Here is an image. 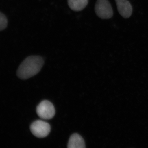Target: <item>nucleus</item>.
I'll list each match as a JSON object with an SVG mask.
<instances>
[{
  "label": "nucleus",
  "instance_id": "obj_1",
  "mask_svg": "<svg viewBox=\"0 0 148 148\" xmlns=\"http://www.w3.org/2000/svg\"><path fill=\"white\" fill-rule=\"evenodd\" d=\"M44 61L41 57L31 56L26 58L18 67L17 76L22 79H28L34 76L40 71Z\"/></svg>",
  "mask_w": 148,
  "mask_h": 148
},
{
  "label": "nucleus",
  "instance_id": "obj_2",
  "mask_svg": "<svg viewBox=\"0 0 148 148\" xmlns=\"http://www.w3.org/2000/svg\"><path fill=\"white\" fill-rule=\"evenodd\" d=\"M96 15L102 19H109L113 15V11L108 0H97L95 5Z\"/></svg>",
  "mask_w": 148,
  "mask_h": 148
},
{
  "label": "nucleus",
  "instance_id": "obj_3",
  "mask_svg": "<svg viewBox=\"0 0 148 148\" xmlns=\"http://www.w3.org/2000/svg\"><path fill=\"white\" fill-rule=\"evenodd\" d=\"M31 132L36 137L43 138L50 133L51 126L48 123L42 120L34 121L30 126Z\"/></svg>",
  "mask_w": 148,
  "mask_h": 148
},
{
  "label": "nucleus",
  "instance_id": "obj_4",
  "mask_svg": "<svg viewBox=\"0 0 148 148\" xmlns=\"http://www.w3.org/2000/svg\"><path fill=\"white\" fill-rule=\"evenodd\" d=\"M37 113L42 119H51L55 115V110L54 106L49 101L45 100L42 101L37 106Z\"/></svg>",
  "mask_w": 148,
  "mask_h": 148
},
{
  "label": "nucleus",
  "instance_id": "obj_5",
  "mask_svg": "<svg viewBox=\"0 0 148 148\" xmlns=\"http://www.w3.org/2000/svg\"><path fill=\"white\" fill-rule=\"evenodd\" d=\"M118 11L124 18H129L132 15V8L131 4L127 0H115Z\"/></svg>",
  "mask_w": 148,
  "mask_h": 148
},
{
  "label": "nucleus",
  "instance_id": "obj_6",
  "mask_svg": "<svg viewBox=\"0 0 148 148\" xmlns=\"http://www.w3.org/2000/svg\"><path fill=\"white\" fill-rule=\"evenodd\" d=\"M85 147L84 140L80 135L75 133L71 136L68 144V148H84Z\"/></svg>",
  "mask_w": 148,
  "mask_h": 148
},
{
  "label": "nucleus",
  "instance_id": "obj_7",
  "mask_svg": "<svg viewBox=\"0 0 148 148\" xmlns=\"http://www.w3.org/2000/svg\"><path fill=\"white\" fill-rule=\"evenodd\" d=\"M69 7L75 11L82 10L86 6L88 0H68Z\"/></svg>",
  "mask_w": 148,
  "mask_h": 148
},
{
  "label": "nucleus",
  "instance_id": "obj_8",
  "mask_svg": "<svg viewBox=\"0 0 148 148\" xmlns=\"http://www.w3.org/2000/svg\"><path fill=\"white\" fill-rule=\"evenodd\" d=\"M7 25V18L4 14L0 12V31L4 30Z\"/></svg>",
  "mask_w": 148,
  "mask_h": 148
}]
</instances>
